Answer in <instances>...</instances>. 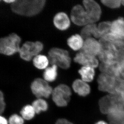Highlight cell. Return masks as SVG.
<instances>
[{
	"label": "cell",
	"instance_id": "cell-1",
	"mask_svg": "<svg viewBox=\"0 0 124 124\" xmlns=\"http://www.w3.org/2000/svg\"><path fill=\"white\" fill-rule=\"evenodd\" d=\"M46 2V0H17L11 4L10 8L18 15L33 17L41 12Z\"/></svg>",
	"mask_w": 124,
	"mask_h": 124
},
{
	"label": "cell",
	"instance_id": "cell-2",
	"mask_svg": "<svg viewBox=\"0 0 124 124\" xmlns=\"http://www.w3.org/2000/svg\"><path fill=\"white\" fill-rule=\"evenodd\" d=\"M99 89L111 94H116L124 89V79L121 77L116 78L102 73L98 79Z\"/></svg>",
	"mask_w": 124,
	"mask_h": 124
},
{
	"label": "cell",
	"instance_id": "cell-3",
	"mask_svg": "<svg viewBox=\"0 0 124 124\" xmlns=\"http://www.w3.org/2000/svg\"><path fill=\"white\" fill-rule=\"evenodd\" d=\"M48 59L51 65L55 64L63 69H68L70 66L71 58L68 51L58 47H53L48 52Z\"/></svg>",
	"mask_w": 124,
	"mask_h": 124
},
{
	"label": "cell",
	"instance_id": "cell-4",
	"mask_svg": "<svg viewBox=\"0 0 124 124\" xmlns=\"http://www.w3.org/2000/svg\"><path fill=\"white\" fill-rule=\"evenodd\" d=\"M22 41L20 36L15 33H12L0 39V53L11 56L18 53Z\"/></svg>",
	"mask_w": 124,
	"mask_h": 124
},
{
	"label": "cell",
	"instance_id": "cell-5",
	"mask_svg": "<svg viewBox=\"0 0 124 124\" xmlns=\"http://www.w3.org/2000/svg\"><path fill=\"white\" fill-rule=\"evenodd\" d=\"M99 41L101 48L98 57L101 63L111 64L117 62L119 53L121 50H119L114 45L103 38H100Z\"/></svg>",
	"mask_w": 124,
	"mask_h": 124
},
{
	"label": "cell",
	"instance_id": "cell-6",
	"mask_svg": "<svg viewBox=\"0 0 124 124\" xmlns=\"http://www.w3.org/2000/svg\"><path fill=\"white\" fill-rule=\"evenodd\" d=\"M43 48L44 45L40 41H27L20 46L18 53L22 60L30 62L34 57L40 54Z\"/></svg>",
	"mask_w": 124,
	"mask_h": 124
},
{
	"label": "cell",
	"instance_id": "cell-7",
	"mask_svg": "<svg viewBox=\"0 0 124 124\" xmlns=\"http://www.w3.org/2000/svg\"><path fill=\"white\" fill-rule=\"evenodd\" d=\"M71 94L69 86L66 85L60 84L53 89L52 99L57 106L66 107L70 101Z\"/></svg>",
	"mask_w": 124,
	"mask_h": 124
},
{
	"label": "cell",
	"instance_id": "cell-8",
	"mask_svg": "<svg viewBox=\"0 0 124 124\" xmlns=\"http://www.w3.org/2000/svg\"><path fill=\"white\" fill-rule=\"evenodd\" d=\"M31 89L33 94L38 99L48 98L52 94L53 89L44 79L37 78L32 82Z\"/></svg>",
	"mask_w": 124,
	"mask_h": 124
},
{
	"label": "cell",
	"instance_id": "cell-9",
	"mask_svg": "<svg viewBox=\"0 0 124 124\" xmlns=\"http://www.w3.org/2000/svg\"><path fill=\"white\" fill-rule=\"evenodd\" d=\"M83 2L90 23H94L98 21L101 15L99 4L93 0H85Z\"/></svg>",
	"mask_w": 124,
	"mask_h": 124
},
{
	"label": "cell",
	"instance_id": "cell-10",
	"mask_svg": "<svg viewBox=\"0 0 124 124\" xmlns=\"http://www.w3.org/2000/svg\"><path fill=\"white\" fill-rule=\"evenodd\" d=\"M70 18L73 23L77 26H85L90 24L85 9L81 5H76L72 8Z\"/></svg>",
	"mask_w": 124,
	"mask_h": 124
},
{
	"label": "cell",
	"instance_id": "cell-11",
	"mask_svg": "<svg viewBox=\"0 0 124 124\" xmlns=\"http://www.w3.org/2000/svg\"><path fill=\"white\" fill-rule=\"evenodd\" d=\"M73 60L75 62L83 66L90 67L94 68L99 65L98 60L95 57L81 51L76 54Z\"/></svg>",
	"mask_w": 124,
	"mask_h": 124
},
{
	"label": "cell",
	"instance_id": "cell-12",
	"mask_svg": "<svg viewBox=\"0 0 124 124\" xmlns=\"http://www.w3.org/2000/svg\"><path fill=\"white\" fill-rule=\"evenodd\" d=\"M101 48V46L99 41L91 37L85 40L81 51L95 57L100 53Z\"/></svg>",
	"mask_w": 124,
	"mask_h": 124
},
{
	"label": "cell",
	"instance_id": "cell-13",
	"mask_svg": "<svg viewBox=\"0 0 124 124\" xmlns=\"http://www.w3.org/2000/svg\"><path fill=\"white\" fill-rule=\"evenodd\" d=\"M53 23L57 29L60 31H65L70 26V20L66 13L60 12L56 14L54 17Z\"/></svg>",
	"mask_w": 124,
	"mask_h": 124
},
{
	"label": "cell",
	"instance_id": "cell-14",
	"mask_svg": "<svg viewBox=\"0 0 124 124\" xmlns=\"http://www.w3.org/2000/svg\"><path fill=\"white\" fill-rule=\"evenodd\" d=\"M99 67L102 73L108 74L116 78L121 77L119 65L117 62L111 64L101 63Z\"/></svg>",
	"mask_w": 124,
	"mask_h": 124
},
{
	"label": "cell",
	"instance_id": "cell-15",
	"mask_svg": "<svg viewBox=\"0 0 124 124\" xmlns=\"http://www.w3.org/2000/svg\"><path fill=\"white\" fill-rule=\"evenodd\" d=\"M72 88L75 92L82 97L86 96L90 93V87L82 80H75L72 84Z\"/></svg>",
	"mask_w": 124,
	"mask_h": 124
},
{
	"label": "cell",
	"instance_id": "cell-16",
	"mask_svg": "<svg viewBox=\"0 0 124 124\" xmlns=\"http://www.w3.org/2000/svg\"><path fill=\"white\" fill-rule=\"evenodd\" d=\"M108 115L110 122L117 121L124 119V107L115 105L110 109Z\"/></svg>",
	"mask_w": 124,
	"mask_h": 124
},
{
	"label": "cell",
	"instance_id": "cell-17",
	"mask_svg": "<svg viewBox=\"0 0 124 124\" xmlns=\"http://www.w3.org/2000/svg\"><path fill=\"white\" fill-rule=\"evenodd\" d=\"M84 42V39L82 36L77 34L71 36L67 40L68 46L74 51L81 50Z\"/></svg>",
	"mask_w": 124,
	"mask_h": 124
},
{
	"label": "cell",
	"instance_id": "cell-18",
	"mask_svg": "<svg viewBox=\"0 0 124 124\" xmlns=\"http://www.w3.org/2000/svg\"><path fill=\"white\" fill-rule=\"evenodd\" d=\"M80 35L83 39H86L91 38L92 36L99 38L98 34L97 26L94 23H90L84 26L81 31Z\"/></svg>",
	"mask_w": 124,
	"mask_h": 124
},
{
	"label": "cell",
	"instance_id": "cell-19",
	"mask_svg": "<svg viewBox=\"0 0 124 124\" xmlns=\"http://www.w3.org/2000/svg\"><path fill=\"white\" fill-rule=\"evenodd\" d=\"M110 32L116 35L124 38V18H118L111 23Z\"/></svg>",
	"mask_w": 124,
	"mask_h": 124
},
{
	"label": "cell",
	"instance_id": "cell-20",
	"mask_svg": "<svg viewBox=\"0 0 124 124\" xmlns=\"http://www.w3.org/2000/svg\"><path fill=\"white\" fill-rule=\"evenodd\" d=\"M99 105L102 113L108 114L110 109L115 106L112 95H107L102 98L99 101Z\"/></svg>",
	"mask_w": 124,
	"mask_h": 124
},
{
	"label": "cell",
	"instance_id": "cell-21",
	"mask_svg": "<svg viewBox=\"0 0 124 124\" xmlns=\"http://www.w3.org/2000/svg\"><path fill=\"white\" fill-rule=\"evenodd\" d=\"M101 38H103L110 42L120 51L124 50V38L110 32Z\"/></svg>",
	"mask_w": 124,
	"mask_h": 124
},
{
	"label": "cell",
	"instance_id": "cell-22",
	"mask_svg": "<svg viewBox=\"0 0 124 124\" xmlns=\"http://www.w3.org/2000/svg\"><path fill=\"white\" fill-rule=\"evenodd\" d=\"M81 76L82 80L85 82H90L93 80L95 71L93 68L83 66L78 71Z\"/></svg>",
	"mask_w": 124,
	"mask_h": 124
},
{
	"label": "cell",
	"instance_id": "cell-23",
	"mask_svg": "<svg viewBox=\"0 0 124 124\" xmlns=\"http://www.w3.org/2000/svg\"><path fill=\"white\" fill-rule=\"evenodd\" d=\"M33 66L37 69L42 70L48 67L49 63L48 57L42 54H39L32 59Z\"/></svg>",
	"mask_w": 124,
	"mask_h": 124
},
{
	"label": "cell",
	"instance_id": "cell-24",
	"mask_svg": "<svg viewBox=\"0 0 124 124\" xmlns=\"http://www.w3.org/2000/svg\"><path fill=\"white\" fill-rule=\"evenodd\" d=\"M57 68L58 67L55 64L46 68L43 73L44 79L48 82L54 81L57 76Z\"/></svg>",
	"mask_w": 124,
	"mask_h": 124
},
{
	"label": "cell",
	"instance_id": "cell-25",
	"mask_svg": "<svg viewBox=\"0 0 124 124\" xmlns=\"http://www.w3.org/2000/svg\"><path fill=\"white\" fill-rule=\"evenodd\" d=\"M33 107L36 113L39 114L41 111H45L48 108V105L45 100L41 98L38 99L32 102Z\"/></svg>",
	"mask_w": 124,
	"mask_h": 124
},
{
	"label": "cell",
	"instance_id": "cell-26",
	"mask_svg": "<svg viewBox=\"0 0 124 124\" xmlns=\"http://www.w3.org/2000/svg\"><path fill=\"white\" fill-rule=\"evenodd\" d=\"M20 114L23 119L29 120L34 117L36 112L32 105H27L20 111Z\"/></svg>",
	"mask_w": 124,
	"mask_h": 124
},
{
	"label": "cell",
	"instance_id": "cell-27",
	"mask_svg": "<svg viewBox=\"0 0 124 124\" xmlns=\"http://www.w3.org/2000/svg\"><path fill=\"white\" fill-rule=\"evenodd\" d=\"M111 23L104 22L100 23L97 26L98 34L99 38H101L111 32Z\"/></svg>",
	"mask_w": 124,
	"mask_h": 124
},
{
	"label": "cell",
	"instance_id": "cell-28",
	"mask_svg": "<svg viewBox=\"0 0 124 124\" xmlns=\"http://www.w3.org/2000/svg\"><path fill=\"white\" fill-rule=\"evenodd\" d=\"M101 1L104 5L111 8H119L121 4V0H102Z\"/></svg>",
	"mask_w": 124,
	"mask_h": 124
},
{
	"label": "cell",
	"instance_id": "cell-29",
	"mask_svg": "<svg viewBox=\"0 0 124 124\" xmlns=\"http://www.w3.org/2000/svg\"><path fill=\"white\" fill-rule=\"evenodd\" d=\"M9 124H23L24 119L22 116L14 114L9 118Z\"/></svg>",
	"mask_w": 124,
	"mask_h": 124
},
{
	"label": "cell",
	"instance_id": "cell-30",
	"mask_svg": "<svg viewBox=\"0 0 124 124\" xmlns=\"http://www.w3.org/2000/svg\"><path fill=\"white\" fill-rule=\"evenodd\" d=\"M114 95L116 103L124 107V89L119 93Z\"/></svg>",
	"mask_w": 124,
	"mask_h": 124
},
{
	"label": "cell",
	"instance_id": "cell-31",
	"mask_svg": "<svg viewBox=\"0 0 124 124\" xmlns=\"http://www.w3.org/2000/svg\"><path fill=\"white\" fill-rule=\"evenodd\" d=\"M6 107V103L4 101V94L0 91V113L2 114L4 111Z\"/></svg>",
	"mask_w": 124,
	"mask_h": 124
},
{
	"label": "cell",
	"instance_id": "cell-32",
	"mask_svg": "<svg viewBox=\"0 0 124 124\" xmlns=\"http://www.w3.org/2000/svg\"><path fill=\"white\" fill-rule=\"evenodd\" d=\"M55 124H73L65 119H59L55 122Z\"/></svg>",
	"mask_w": 124,
	"mask_h": 124
},
{
	"label": "cell",
	"instance_id": "cell-33",
	"mask_svg": "<svg viewBox=\"0 0 124 124\" xmlns=\"http://www.w3.org/2000/svg\"><path fill=\"white\" fill-rule=\"evenodd\" d=\"M0 124H8L7 119L2 116H0Z\"/></svg>",
	"mask_w": 124,
	"mask_h": 124
},
{
	"label": "cell",
	"instance_id": "cell-34",
	"mask_svg": "<svg viewBox=\"0 0 124 124\" xmlns=\"http://www.w3.org/2000/svg\"><path fill=\"white\" fill-rule=\"evenodd\" d=\"M15 0H4L5 2L6 3H10V4H11L13 2L15 1Z\"/></svg>",
	"mask_w": 124,
	"mask_h": 124
},
{
	"label": "cell",
	"instance_id": "cell-35",
	"mask_svg": "<svg viewBox=\"0 0 124 124\" xmlns=\"http://www.w3.org/2000/svg\"><path fill=\"white\" fill-rule=\"evenodd\" d=\"M95 124H107L106 122H104V121H98V122H97V123H96Z\"/></svg>",
	"mask_w": 124,
	"mask_h": 124
},
{
	"label": "cell",
	"instance_id": "cell-36",
	"mask_svg": "<svg viewBox=\"0 0 124 124\" xmlns=\"http://www.w3.org/2000/svg\"><path fill=\"white\" fill-rule=\"evenodd\" d=\"M121 77L124 79V71L121 72Z\"/></svg>",
	"mask_w": 124,
	"mask_h": 124
},
{
	"label": "cell",
	"instance_id": "cell-37",
	"mask_svg": "<svg viewBox=\"0 0 124 124\" xmlns=\"http://www.w3.org/2000/svg\"><path fill=\"white\" fill-rule=\"evenodd\" d=\"M121 4L124 6V0H121Z\"/></svg>",
	"mask_w": 124,
	"mask_h": 124
}]
</instances>
